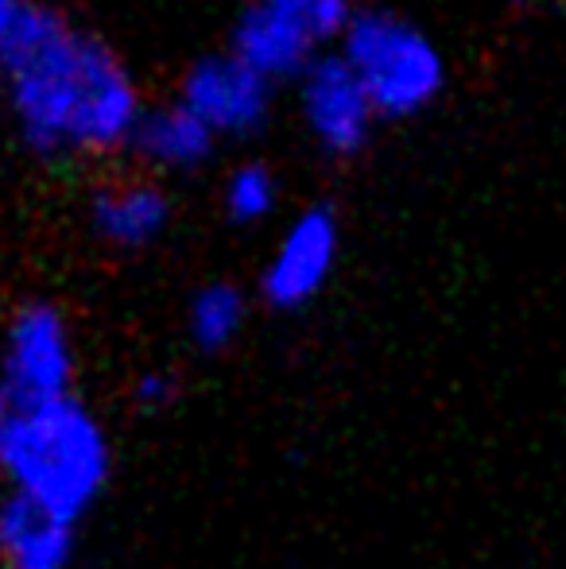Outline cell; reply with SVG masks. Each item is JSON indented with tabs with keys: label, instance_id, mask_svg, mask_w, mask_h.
I'll return each instance as SVG.
<instances>
[{
	"label": "cell",
	"instance_id": "1",
	"mask_svg": "<svg viewBox=\"0 0 566 569\" xmlns=\"http://www.w3.org/2000/svg\"><path fill=\"white\" fill-rule=\"evenodd\" d=\"M0 67L23 140L39 151H109L132 140L143 117L121 59L51 8L28 4L16 16Z\"/></svg>",
	"mask_w": 566,
	"mask_h": 569
},
{
	"label": "cell",
	"instance_id": "2",
	"mask_svg": "<svg viewBox=\"0 0 566 569\" xmlns=\"http://www.w3.org/2000/svg\"><path fill=\"white\" fill-rule=\"evenodd\" d=\"M113 438L82 396L12 407L0 430V488L82 527L113 480Z\"/></svg>",
	"mask_w": 566,
	"mask_h": 569
},
{
	"label": "cell",
	"instance_id": "3",
	"mask_svg": "<svg viewBox=\"0 0 566 569\" xmlns=\"http://www.w3.org/2000/svg\"><path fill=\"white\" fill-rule=\"evenodd\" d=\"M341 59L365 86L373 109L385 117L416 113L443 90L438 47L388 12L354 16L341 36Z\"/></svg>",
	"mask_w": 566,
	"mask_h": 569
},
{
	"label": "cell",
	"instance_id": "4",
	"mask_svg": "<svg viewBox=\"0 0 566 569\" xmlns=\"http://www.w3.org/2000/svg\"><path fill=\"white\" fill-rule=\"evenodd\" d=\"M0 388L12 407L78 396V345L54 302H23L0 333Z\"/></svg>",
	"mask_w": 566,
	"mask_h": 569
},
{
	"label": "cell",
	"instance_id": "5",
	"mask_svg": "<svg viewBox=\"0 0 566 569\" xmlns=\"http://www.w3.org/2000/svg\"><path fill=\"white\" fill-rule=\"evenodd\" d=\"M341 232L330 210H310L291 221L276 244L272 260L260 276V295L276 310H299L330 283L334 263H338Z\"/></svg>",
	"mask_w": 566,
	"mask_h": 569
},
{
	"label": "cell",
	"instance_id": "6",
	"mask_svg": "<svg viewBox=\"0 0 566 569\" xmlns=\"http://www.w3.org/2000/svg\"><path fill=\"white\" fill-rule=\"evenodd\" d=\"M302 109H307V124L318 136L326 151L334 156H349L369 140L373 109L365 86L346 67L341 54L318 59L307 67V86H302Z\"/></svg>",
	"mask_w": 566,
	"mask_h": 569
},
{
	"label": "cell",
	"instance_id": "7",
	"mask_svg": "<svg viewBox=\"0 0 566 569\" xmlns=\"http://www.w3.org/2000/svg\"><path fill=\"white\" fill-rule=\"evenodd\" d=\"M182 106L202 120L214 136L249 132L268 113V78L245 67L237 54L206 59L190 70L187 86H182Z\"/></svg>",
	"mask_w": 566,
	"mask_h": 569
},
{
	"label": "cell",
	"instance_id": "8",
	"mask_svg": "<svg viewBox=\"0 0 566 569\" xmlns=\"http://www.w3.org/2000/svg\"><path fill=\"white\" fill-rule=\"evenodd\" d=\"M82 527L0 488V569H70Z\"/></svg>",
	"mask_w": 566,
	"mask_h": 569
},
{
	"label": "cell",
	"instance_id": "9",
	"mask_svg": "<svg viewBox=\"0 0 566 569\" xmlns=\"http://www.w3.org/2000/svg\"><path fill=\"white\" fill-rule=\"evenodd\" d=\"M315 36L287 0H260L237 23V59L260 78H284L310 67Z\"/></svg>",
	"mask_w": 566,
	"mask_h": 569
},
{
	"label": "cell",
	"instance_id": "10",
	"mask_svg": "<svg viewBox=\"0 0 566 569\" xmlns=\"http://www.w3.org/2000/svg\"><path fill=\"white\" fill-rule=\"evenodd\" d=\"M93 226L117 248H143L167 229V198L156 187L125 182L93 198Z\"/></svg>",
	"mask_w": 566,
	"mask_h": 569
},
{
	"label": "cell",
	"instance_id": "11",
	"mask_svg": "<svg viewBox=\"0 0 566 569\" xmlns=\"http://www.w3.org/2000/svg\"><path fill=\"white\" fill-rule=\"evenodd\" d=\"M129 143L159 167H195L210 156L214 132L187 106H175L143 113Z\"/></svg>",
	"mask_w": 566,
	"mask_h": 569
},
{
	"label": "cell",
	"instance_id": "12",
	"mask_svg": "<svg viewBox=\"0 0 566 569\" xmlns=\"http://www.w3.org/2000/svg\"><path fill=\"white\" fill-rule=\"evenodd\" d=\"M245 326H249V299H245L241 287L226 283V279L198 287L187 307V338L206 357L234 349L241 341Z\"/></svg>",
	"mask_w": 566,
	"mask_h": 569
},
{
	"label": "cell",
	"instance_id": "13",
	"mask_svg": "<svg viewBox=\"0 0 566 569\" xmlns=\"http://www.w3.org/2000/svg\"><path fill=\"white\" fill-rule=\"evenodd\" d=\"M276 206V182L265 167L249 163V167H237L234 179L226 187V210L234 221L241 226H252V221L268 218V210Z\"/></svg>",
	"mask_w": 566,
	"mask_h": 569
},
{
	"label": "cell",
	"instance_id": "14",
	"mask_svg": "<svg viewBox=\"0 0 566 569\" xmlns=\"http://www.w3.org/2000/svg\"><path fill=\"white\" fill-rule=\"evenodd\" d=\"M182 396V383L171 368H143V372L132 380L129 399L140 415H163L179 403Z\"/></svg>",
	"mask_w": 566,
	"mask_h": 569
},
{
	"label": "cell",
	"instance_id": "15",
	"mask_svg": "<svg viewBox=\"0 0 566 569\" xmlns=\"http://www.w3.org/2000/svg\"><path fill=\"white\" fill-rule=\"evenodd\" d=\"M287 4L299 12V20L307 23V31L315 36V43L341 39L349 28V20H354L349 0H287Z\"/></svg>",
	"mask_w": 566,
	"mask_h": 569
},
{
	"label": "cell",
	"instance_id": "16",
	"mask_svg": "<svg viewBox=\"0 0 566 569\" xmlns=\"http://www.w3.org/2000/svg\"><path fill=\"white\" fill-rule=\"evenodd\" d=\"M23 0H0V47H4V39H8V31H12V23H16V16L23 12Z\"/></svg>",
	"mask_w": 566,
	"mask_h": 569
},
{
	"label": "cell",
	"instance_id": "17",
	"mask_svg": "<svg viewBox=\"0 0 566 569\" xmlns=\"http://www.w3.org/2000/svg\"><path fill=\"white\" fill-rule=\"evenodd\" d=\"M8 415H12V403H8V396H4V388H0V430H4V422H8Z\"/></svg>",
	"mask_w": 566,
	"mask_h": 569
}]
</instances>
